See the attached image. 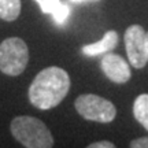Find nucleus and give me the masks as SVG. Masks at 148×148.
Listing matches in <instances>:
<instances>
[{"instance_id": "obj_14", "label": "nucleus", "mask_w": 148, "mask_h": 148, "mask_svg": "<svg viewBox=\"0 0 148 148\" xmlns=\"http://www.w3.org/2000/svg\"><path fill=\"white\" fill-rule=\"evenodd\" d=\"M71 3H84V1H97V0H69Z\"/></svg>"}, {"instance_id": "obj_1", "label": "nucleus", "mask_w": 148, "mask_h": 148, "mask_svg": "<svg viewBox=\"0 0 148 148\" xmlns=\"http://www.w3.org/2000/svg\"><path fill=\"white\" fill-rule=\"evenodd\" d=\"M70 89L67 71L58 66L42 69L29 86V101L38 110H51L63 100Z\"/></svg>"}, {"instance_id": "obj_2", "label": "nucleus", "mask_w": 148, "mask_h": 148, "mask_svg": "<svg viewBox=\"0 0 148 148\" xmlns=\"http://www.w3.org/2000/svg\"><path fill=\"white\" fill-rule=\"evenodd\" d=\"M11 134L26 148H51L53 137L47 125L34 116L21 115L11 121Z\"/></svg>"}, {"instance_id": "obj_15", "label": "nucleus", "mask_w": 148, "mask_h": 148, "mask_svg": "<svg viewBox=\"0 0 148 148\" xmlns=\"http://www.w3.org/2000/svg\"><path fill=\"white\" fill-rule=\"evenodd\" d=\"M147 55H148V33H147Z\"/></svg>"}, {"instance_id": "obj_9", "label": "nucleus", "mask_w": 148, "mask_h": 148, "mask_svg": "<svg viewBox=\"0 0 148 148\" xmlns=\"http://www.w3.org/2000/svg\"><path fill=\"white\" fill-rule=\"evenodd\" d=\"M133 115L136 121L148 130V93H143L136 97L133 103Z\"/></svg>"}, {"instance_id": "obj_12", "label": "nucleus", "mask_w": 148, "mask_h": 148, "mask_svg": "<svg viewBox=\"0 0 148 148\" xmlns=\"http://www.w3.org/2000/svg\"><path fill=\"white\" fill-rule=\"evenodd\" d=\"M130 147L132 148H148V136L132 140L130 141Z\"/></svg>"}, {"instance_id": "obj_4", "label": "nucleus", "mask_w": 148, "mask_h": 148, "mask_svg": "<svg viewBox=\"0 0 148 148\" xmlns=\"http://www.w3.org/2000/svg\"><path fill=\"white\" fill-rule=\"evenodd\" d=\"M74 107L77 112L86 121L108 123L114 121V118L116 116L115 106L110 100L93 93L79 95L74 101Z\"/></svg>"}, {"instance_id": "obj_6", "label": "nucleus", "mask_w": 148, "mask_h": 148, "mask_svg": "<svg viewBox=\"0 0 148 148\" xmlns=\"http://www.w3.org/2000/svg\"><path fill=\"white\" fill-rule=\"evenodd\" d=\"M100 67L107 78L115 84H125L132 77L129 63L116 53L107 52V55L101 58Z\"/></svg>"}, {"instance_id": "obj_7", "label": "nucleus", "mask_w": 148, "mask_h": 148, "mask_svg": "<svg viewBox=\"0 0 148 148\" xmlns=\"http://www.w3.org/2000/svg\"><path fill=\"white\" fill-rule=\"evenodd\" d=\"M118 33L115 30H108L104 33V36L100 41L92 42V44H86L82 47V53L86 56H97L101 53L111 52L118 44Z\"/></svg>"}, {"instance_id": "obj_8", "label": "nucleus", "mask_w": 148, "mask_h": 148, "mask_svg": "<svg viewBox=\"0 0 148 148\" xmlns=\"http://www.w3.org/2000/svg\"><path fill=\"white\" fill-rule=\"evenodd\" d=\"M21 0H0V19L12 22L21 14Z\"/></svg>"}, {"instance_id": "obj_5", "label": "nucleus", "mask_w": 148, "mask_h": 148, "mask_svg": "<svg viewBox=\"0 0 148 148\" xmlns=\"http://www.w3.org/2000/svg\"><path fill=\"white\" fill-rule=\"evenodd\" d=\"M125 48L127 59L133 67L143 69L148 62L147 55V33L140 25H132L126 29L125 36Z\"/></svg>"}, {"instance_id": "obj_3", "label": "nucleus", "mask_w": 148, "mask_h": 148, "mask_svg": "<svg viewBox=\"0 0 148 148\" xmlns=\"http://www.w3.org/2000/svg\"><path fill=\"white\" fill-rule=\"evenodd\" d=\"M29 62V48L19 37H8L0 44V71L16 77L25 71Z\"/></svg>"}, {"instance_id": "obj_10", "label": "nucleus", "mask_w": 148, "mask_h": 148, "mask_svg": "<svg viewBox=\"0 0 148 148\" xmlns=\"http://www.w3.org/2000/svg\"><path fill=\"white\" fill-rule=\"evenodd\" d=\"M51 15H52L53 21L56 22L58 25H63L64 22L67 21V18H69V15H70L69 4H67V3H60V4L58 5V8L53 11Z\"/></svg>"}, {"instance_id": "obj_13", "label": "nucleus", "mask_w": 148, "mask_h": 148, "mask_svg": "<svg viewBox=\"0 0 148 148\" xmlns=\"http://www.w3.org/2000/svg\"><path fill=\"white\" fill-rule=\"evenodd\" d=\"M89 148H114L115 145L111 141H97V143H92L88 145Z\"/></svg>"}, {"instance_id": "obj_11", "label": "nucleus", "mask_w": 148, "mask_h": 148, "mask_svg": "<svg viewBox=\"0 0 148 148\" xmlns=\"http://www.w3.org/2000/svg\"><path fill=\"white\" fill-rule=\"evenodd\" d=\"M44 14H52L58 8V5L62 3L60 0H34Z\"/></svg>"}]
</instances>
